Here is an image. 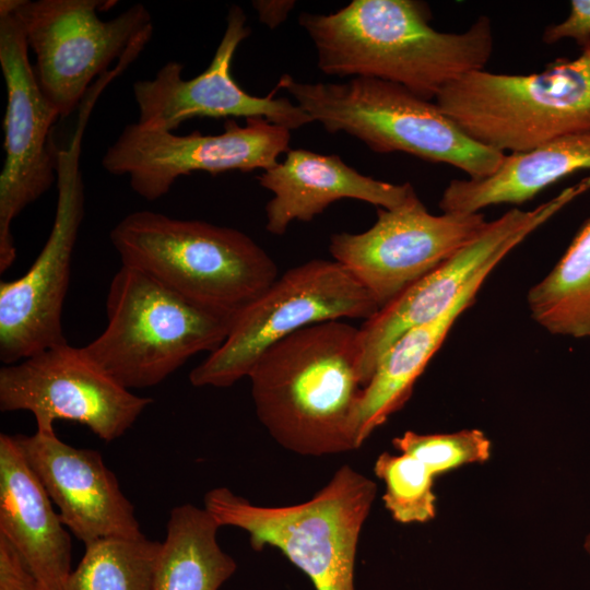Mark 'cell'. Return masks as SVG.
<instances>
[{"label": "cell", "mask_w": 590, "mask_h": 590, "mask_svg": "<svg viewBox=\"0 0 590 590\" xmlns=\"http://www.w3.org/2000/svg\"><path fill=\"white\" fill-rule=\"evenodd\" d=\"M438 107L472 140L504 154L590 131V43L541 72L470 71L445 85Z\"/></svg>", "instance_id": "5b68a950"}, {"label": "cell", "mask_w": 590, "mask_h": 590, "mask_svg": "<svg viewBox=\"0 0 590 590\" xmlns=\"http://www.w3.org/2000/svg\"><path fill=\"white\" fill-rule=\"evenodd\" d=\"M251 33L241 8L232 5L226 28L209 67L197 76L185 80L184 66L165 63L153 79L132 85L139 109L137 123L149 130L174 131L192 118H264L290 130L300 128L311 118L285 97L274 92L258 97L244 91L234 80L231 68L239 44Z\"/></svg>", "instance_id": "2e32d148"}, {"label": "cell", "mask_w": 590, "mask_h": 590, "mask_svg": "<svg viewBox=\"0 0 590 590\" xmlns=\"http://www.w3.org/2000/svg\"><path fill=\"white\" fill-rule=\"evenodd\" d=\"M374 472L385 483L382 499L393 520L403 524L425 523L436 517V476L425 463L408 453L382 452Z\"/></svg>", "instance_id": "d4e9b609"}, {"label": "cell", "mask_w": 590, "mask_h": 590, "mask_svg": "<svg viewBox=\"0 0 590 590\" xmlns=\"http://www.w3.org/2000/svg\"><path fill=\"white\" fill-rule=\"evenodd\" d=\"M106 314L104 331L83 349L129 390L156 386L193 355L214 352L233 324L123 264L109 284Z\"/></svg>", "instance_id": "52a82bcc"}, {"label": "cell", "mask_w": 590, "mask_h": 590, "mask_svg": "<svg viewBox=\"0 0 590 590\" xmlns=\"http://www.w3.org/2000/svg\"><path fill=\"white\" fill-rule=\"evenodd\" d=\"M14 438L62 523L83 544L105 538H140L134 507L101 452L75 448L54 432Z\"/></svg>", "instance_id": "e0dca14e"}, {"label": "cell", "mask_w": 590, "mask_h": 590, "mask_svg": "<svg viewBox=\"0 0 590 590\" xmlns=\"http://www.w3.org/2000/svg\"><path fill=\"white\" fill-rule=\"evenodd\" d=\"M590 169V131L546 142L531 151L506 154L498 169L481 179H453L442 192L446 213H479L502 203L521 204L554 182Z\"/></svg>", "instance_id": "ffe728a7"}, {"label": "cell", "mask_w": 590, "mask_h": 590, "mask_svg": "<svg viewBox=\"0 0 590 590\" xmlns=\"http://www.w3.org/2000/svg\"><path fill=\"white\" fill-rule=\"evenodd\" d=\"M67 590H152L161 542L140 538H105L84 545Z\"/></svg>", "instance_id": "cb8c5ba5"}, {"label": "cell", "mask_w": 590, "mask_h": 590, "mask_svg": "<svg viewBox=\"0 0 590 590\" xmlns=\"http://www.w3.org/2000/svg\"><path fill=\"white\" fill-rule=\"evenodd\" d=\"M276 87L328 132H346L376 153L403 152L448 164L470 179L494 174L506 155L469 138L436 103L392 82L307 83L283 74Z\"/></svg>", "instance_id": "277c9868"}, {"label": "cell", "mask_w": 590, "mask_h": 590, "mask_svg": "<svg viewBox=\"0 0 590 590\" xmlns=\"http://www.w3.org/2000/svg\"><path fill=\"white\" fill-rule=\"evenodd\" d=\"M153 402L122 387L82 347L69 343L0 369V410L28 411L37 432H54L58 420L88 427L98 438L121 437Z\"/></svg>", "instance_id": "9a60e30c"}, {"label": "cell", "mask_w": 590, "mask_h": 590, "mask_svg": "<svg viewBox=\"0 0 590 590\" xmlns=\"http://www.w3.org/2000/svg\"><path fill=\"white\" fill-rule=\"evenodd\" d=\"M564 38L574 39L581 48L590 43V0L570 1L567 17L545 28L543 42L554 44Z\"/></svg>", "instance_id": "4316f807"}, {"label": "cell", "mask_w": 590, "mask_h": 590, "mask_svg": "<svg viewBox=\"0 0 590 590\" xmlns=\"http://www.w3.org/2000/svg\"><path fill=\"white\" fill-rule=\"evenodd\" d=\"M376 492L375 482L343 465L298 505L257 506L227 487H215L205 494L204 508L220 527L246 531L253 550L278 548L317 590H355L357 543Z\"/></svg>", "instance_id": "8992f818"}, {"label": "cell", "mask_w": 590, "mask_h": 590, "mask_svg": "<svg viewBox=\"0 0 590 590\" xmlns=\"http://www.w3.org/2000/svg\"><path fill=\"white\" fill-rule=\"evenodd\" d=\"M224 127L220 134L194 131L178 135L130 123L107 148L102 166L111 175L128 176L138 196L154 201L168 193L181 176L264 172L290 150L291 130L264 118H248L245 126L226 119Z\"/></svg>", "instance_id": "8fae6325"}, {"label": "cell", "mask_w": 590, "mask_h": 590, "mask_svg": "<svg viewBox=\"0 0 590 590\" xmlns=\"http://www.w3.org/2000/svg\"><path fill=\"white\" fill-rule=\"evenodd\" d=\"M14 436L0 435V535L43 590H67L71 539Z\"/></svg>", "instance_id": "d6986e66"}, {"label": "cell", "mask_w": 590, "mask_h": 590, "mask_svg": "<svg viewBox=\"0 0 590 590\" xmlns=\"http://www.w3.org/2000/svg\"><path fill=\"white\" fill-rule=\"evenodd\" d=\"M483 283L470 285L447 311L409 329L384 353L363 389L357 416L358 446L406 403L416 380L459 316L473 304Z\"/></svg>", "instance_id": "44dd1931"}, {"label": "cell", "mask_w": 590, "mask_h": 590, "mask_svg": "<svg viewBox=\"0 0 590 590\" xmlns=\"http://www.w3.org/2000/svg\"><path fill=\"white\" fill-rule=\"evenodd\" d=\"M393 447L423 463L438 476L465 464L484 463L491 458L492 442L480 429L418 434L412 430L393 438Z\"/></svg>", "instance_id": "484cf974"}, {"label": "cell", "mask_w": 590, "mask_h": 590, "mask_svg": "<svg viewBox=\"0 0 590 590\" xmlns=\"http://www.w3.org/2000/svg\"><path fill=\"white\" fill-rule=\"evenodd\" d=\"M532 319L547 332L590 338V217L554 268L527 295Z\"/></svg>", "instance_id": "603a6c76"}, {"label": "cell", "mask_w": 590, "mask_h": 590, "mask_svg": "<svg viewBox=\"0 0 590 590\" xmlns=\"http://www.w3.org/2000/svg\"><path fill=\"white\" fill-rule=\"evenodd\" d=\"M487 223L480 212L432 214L413 189L400 205L378 208L367 231L333 234L329 251L380 309L471 243Z\"/></svg>", "instance_id": "7c38bea8"}, {"label": "cell", "mask_w": 590, "mask_h": 590, "mask_svg": "<svg viewBox=\"0 0 590 590\" xmlns=\"http://www.w3.org/2000/svg\"><path fill=\"white\" fill-rule=\"evenodd\" d=\"M590 189V176L562 190L533 210L510 209L488 222L482 233L438 268L409 286L359 327L364 385L391 344L409 329L447 311L473 283L494 268L529 235Z\"/></svg>", "instance_id": "4fadbf2b"}, {"label": "cell", "mask_w": 590, "mask_h": 590, "mask_svg": "<svg viewBox=\"0 0 590 590\" xmlns=\"http://www.w3.org/2000/svg\"><path fill=\"white\" fill-rule=\"evenodd\" d=\"M99 95L94 90L85 95L78 109L73 134L67 146L57 149L56 213L42 251L25 274L0 283V359L4 365L68 343L61 314L72 255L84 217L82 140Z\"/></svg>", "instance_id": "9c48e42d"}, {"label": "cell", "mask_w": 590, "mask_h": 590, "mask_svg": "<svg viewBox=\"0 0 590 590\" xmlns=\"http://www.w3.org/2000/svg\"><path fill=\"white\" fill-rule=\"evenodd\" d=\"M361 358L359 328L345 320L308 326L274 343L247 376L259 421L300 455L358 448Z\"/></svg>", "instance_id": "7a4b0ae2"}, {"label": "cell", "mask_w": 590, "mask_h": 590, "mask_svg": "<svg viewBox=\"0 0 590 590\" xmlns=\"http://www.w3.org/2000/svg\"><path fill=\"white\" fill-rule=\"evenodd\" d=\"M28 45L12 0L0 1V67L7 88L4 162L0 173V272L16 258L11 225L57 180L51 130L60 118L44 95L28 58Z\"/></svg>", "instance_id": "5bb4252c"}, {"label": "cell", "mask_w": 590, "mask_h": 590, "mask_svg": "<svg viewBox=\"0 0 590 590\" xmlns=\"http://www.w3.org/2000/svg\"><path fill=\"white\" fill-rule=\"evenodd\" d=\"M252 3L261 22L271 28L282 23L295 5L294 1H253Z\"/></svg>", "instance_id": "f1b7e54d"}, {"label": "cell", "mask_w": 590, "mask_h": 590, "mask_svg": "<svg viewBox=\"0 0 590 590\" xmlns=\"http://www.w3.org/2000/svg\"><path fill=\"white\" fill-rule=\"evenodd\" d=\"M102 0H12V8L35 55L34 71L47 99L67 118L79 109L92 83L109 71L141 36L153 32L143 4L110 20L97 10Z\"/></svg>", "instance_id": "30bf717a"}, {"label": "cell", "mask_w": 590, "mask_h": 590, "mask_svg": "<svg viewBox=\"0 0 590 590\" xmlns=\"http://www.w3.org/2000/svg\"><path fill=\"white\" fill-rule=\"evenodd\" d=\"M109 237L121 264L233 321L280 275L273 259L248 235L203 221L135 211Z\"/></svg>", "instance_id": "3957f363"}, {"label": "cell", "mask_w": 590, "mask_h": 590, "mask_svg": "<svg viewBox=\"0 0 590 590\" xmlns=\"http://www.w3.org/2000/svg\"><path fill=\"white\" fill-rule=\"evenodd\" d=\"M0 590H43L14 547L1 535Z\"/></svg>", "instance_id": "83f0119b"}, {"label": "cell", "mask_w": 590, "mask_h": 590, "mask_svg": "<svg viewBox=\"0 0 590 590\" xmlns=\"http://www.w3.org/2000/svg\"><path fill=\"white\" fill-rule=\"evenodd\" d=\"M219 528L204 507H174L161 542L152 590H219L237 567L217 542Z\"/></svg>", "instance_id": "7402d4cb"}, {"label": "cell", "mask_w": 590, "mask_h": 590, "mask_svg": "<svg viewBox=\"0 0 590 590\" xmlns=\"http://www.w3.org/2000/svg\"><path fill=\"white\" fill-rule=\"evenodd\" d=\"M583 548L590 558V533L585 539Z\"/></svg>", "instance_id": "f546056e"}, {"label": "cell", "mask_w": 590, "mask_h": 590, "mask_svg": "<svg viewBox=\"0 0 590 590\" xmlns=\"http://www.w3.org/2000/svg\"><path fill=\"white\" fill-rule=\"evenodd\" d=\"M429 20L420 1L353 0L329 14L303 12L298 22L323 73L392 82L432 101L449 82L483 70L493 32L485 15L462 33L439 32Z\"/></svg>", "instance_id": "6da1fadb"}, {"label": "cell", "mask_w": 590, "mask_h": 590, "mask_svg": "<svg viewBox=\"0 0 590 590\" xmlns=\"http://www.w3.org/2000/svg\"><path fill=\"white\" fill-rule=\"evenodd\" d=\"M373 296L335 260L312 259L287 270L233 321L223 344L189 375L194 387H229L247 377L274 343L312 324L369 319Z\"/></svg>", "instance_id": "ba28073f"}, {"label": "cell", "mask_w": 590, "mask_h": 590, "mask_svg": "<svg viewBox=\"0 0 590 590\" xmlns=\"http://www.w3.org/2000/svg\"><path fill=\"white\" fill-rule=\"evenodd\" d=\"M260 186L273 197L266 205V228L273 235L286 233L293 221L309 222L331 203L356 199L378 208L400 205L414 189L358 173L338 155L288 150L283 162L258 176Z\"/></svg>", "instance_id": "ac0fdd59"}]
</instances>
